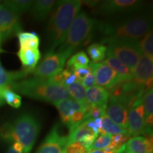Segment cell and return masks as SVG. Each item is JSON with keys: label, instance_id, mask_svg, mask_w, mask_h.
Instances as JSON below:
<instances>
[{"label": "cell", "instance_id": "cell-19", "mask_svg": "<svg viewBox=\"0 0 153 153\" xmlns=\"http://www.w3.org/2000/svg\"><path fill=\"white\" fill-rule=\"evenodd\" d=\"M152 143L144 137H133L126 143L125 153H152Z\"/></svg>", "mask_w": 153, "mask_h": 153}, {"label": "cell", "instance_id": "cell-23", "mask_svg": "<svg viewBox=\"0 0 153 153\" xmlns=\"http://www.w3.org/2000/svg\"><path fill=\"white\" fill-rule=\"evenodd\" d=\"M19 38L20 48L38 50L40 44V38L28 32H20L17 34Z\"/></svg>", "mask_w": 153, "mask_h": 153}, {"label": "cell", "instance_id": "cell-31", "mask_svg": "<svg viewBox=\"0 0 153 153\" xmlns=\"http://www.w3.org/2000/svg\"><path fill=\"white\" fill-rule=\"evenodd\" d=\"M142 103L145 110V118L152 115L153 113V91L152 89H148L143 94Z\"/></svg>", "mask_w": 153, "mask_h": 153}, {"label": "cell", "instance_id": "cell-30", "mask_svg": "<svg viewBox=\"0 0 153 153\" xmlns=\"http://www.w3.org/2000/svg\"><path fill=\"white\" fill-rule=\"evenodd\" d=\"M1 96H2L4 100L7 102L9 106L18 108L22 105V97L19 94H16L14 91H12L9 88L1 89Z\"/></svg>", "mask_w": 153, "mask_h": 153}, {"label": "cell", "instance_id": "cell-4", "mask_svg": "<svg viewBox=\"0 0 153 153\" xmlns=\"http://www.w3.org/2000/svg\"><path fill=\"white\" fill-rule=\"evenodd\" d=\"M8 88L33 99L41 100L55 105L59 101L70 98L66 87L55 85L48 79L33 77L13 82Z\"/></svg>", "mask_w": 153, "mask_h": 153}, {"label": "cell", "instance_id": "cell-36", "mask_svg": "<svg viewBox=\"0 0 153 153\" xmlns=\"http://www.w3.org/2000/svg\"><path fill=\"white\" fill-rule=\"evenodd\" d=\"M71 71L72 73L74 74L76 76V80L80 82H82L83 78L85 77L86 75L91 72V69L89 65L87 67H84V68H73L71 69Z\"/></svg>", "mask_w": 153, "mask_h": 153}, {"label": "cell", "instance_id": "cell-40", "mask_svg": "<svg viewBox=\"0 0 153 153\" xmlns=\"http://www.w3.org/2000/svg\"><path fill=\"white\" fill-rule=\"evenodd\" d=\"M7 153H22V152H19L18 151L15 150L14 148H13L12 146H10L8 149V150H7Z\"/></svg>", "mask_w": 153, "mask_h": 153}, {"label": "cell", "instance_id": "cell-5", "mask_svg": "<svg viewBox=\"0 0 153 153\" xmlns=\"http://www.w3.org/2000/svg\"><path fill=\"white\" fill-rule=\"evenodd\" d=\"M97 22L87 14L85 11H80L74 19L67 34L65 41L60 45L57 52L62 53L69 58L77 49L86 45L88 38L92 35Z\"/></svg>", "mask_w": 153, "mask_h": 153}, {"label": "cell", "instance_id": "cell-6", "mask_svg": "<svg viewBox=\"0 0 153 153\" xmlns=\"http://www.w3.org/2000/svg\"><path fill=\"white\" fill-rule=\"evenodd\" d=\"M104 42L108 44L107 53L123 62L131 71L143 55L138 41L104 40Z\"/></svg>", "mask_w": 153, "mask_h": 153}, {"label": "cell", "instance_id": "cell-14", "mask_svg": "<svg viewBox=\"0 0 153 153\" xmlns=\"http://www.w3.org/2000/svg\"><path fill=\"white\" fill-rule=\"evenodd\" d=\"M106 105V115L114 123L123 128H128V116L129 109L125 103L120 99L110 98Z\"/></svg>", "mask_w": 153, "mask_h": 153}, {"label": "cell", "instance_id": "cell-24", "mask_svg": "<svg viewBox=\"0 0 153 153\" xmlns=\"http://www.w3.org/2000/svg\"><path fill=\"white\" fill-rule=\"evenodd\" d=\"M33 4V1L30 0H9L4 1L3 4L20 16L31 8Z\"/></svg>", "mask_w": 153, "mask_h": 153}, {"label": "cell", "instance_id": "cell-28", "mask_svg": "<svg viewBox=\"0 0 153 153\" xmlns=\"http://www.w3.org/2000/svg\"><path fill=\"white\" fill-rule=\"evenodd\" d=\"M101 120H102V129L106 132L107 135H114L121 133H128L127 129L123 128L118 126L117 124L114 123L106 115L102 116Z\"/></svg>", "mask_w": 153, "mask_h": 153}, {"label": "cell", "instance_id": "cell-27", "mask_svg": "<svg viewBox=\"0 0 153 153\" xmlns=\"http://www.w3.org/2000/svg\"><path fill=\"white\" fill-rule=\"evenodd\" d=\"M65 87L72 99L78 101H86V89L80 82L76 80Z\"/></svg>", "mask_w": 153, "mask_h": 153}, {"label": "cell", "instance_id": "cell-39", "mask_svg": "<svg viewBox=\"0 0 153 153\" xmlns=\"http://www.w3.org/2000/svg\"><path fill=\"white\" fill-rule=\"evenodd\" d=\"M89 153H114V151H105L104 150H91Z\"/></svg>", "mask_w": 153, "mask_h": 153}, {"label": "cell", "instance_id": "cell-21", "mask_svg": "<svg viewBox=\"0 0 153 153\" xmlns=\"http://www.w3.org/2000/svg\"><path fill=\"white\" fill-rule=\"evenodd\" d=\"M2 52L0 49V53ZM28 74L25 70L17 72H8L4 70L0 63V89H5L9 87L13 82L19 81V79H22Z\"/></svg>", "mask_w": 153, "mask_h": 153}, {"label": "cell", "instance_id": "cell-32", "mask_svg": "<svg viewBox=\"0 0 153 153\" xmlns=\"http://www.w3.org/2000/svg\"><path fill=\"white\" fill-rule=\"evenodd\" d=\"M112 135H100L96 138L93 145L90 148L91 150H104L105 148H108L111 142Z\"/></svg>", "mask_w": 153, "mask_h": 153}, {"label": "cell", "instance_id": "cell-34", "mask_svg": "<svg viewBox=\"0 0 153 153\" xmlns=\"http://www.w3.org/2000/svg\"><path fill=\"white\" fill-rule=\"evenodd\" d=\"M85 120V113L82 111H75L70 116V123H69L68 127L69 130H72L81 124L82 122Z\"/></svg>", "mask_w": 153, "mask_h": 153}, {"label": "cell", "instance_id": "cell-16", "mask_svg": "<svg viewBox=\"0 0 153 153\" xmlns=\"http://www.w3.org/2000/svg\"><path fill=\"white\" fill-rule=\"evenodd\" d=\"M109 92L106 88L95 85L86 89V101L90 106H106Z\"/></svg>", "mask_w": 153, "mask_h": 153}, {"label": "cell", "instance_id": "cell-7", "mask_svg": "<svg viewBox=\"0 0 153 153\" xmlns=\"http://www.w3.org/2000/svg\"><path fill=\"white\" fill-rule=\"evenodd\" d=\"M68 57L59 52H47L33 71L35 77L47 79L63 70Z\"/></svg>", "mask_w": 153, "mask_h": 153}, {"label": "cell", "instance_id": "cell-15", "mask_svg": "<svg viewBox=\"0 0 153 153\" xmlns=\"http://www.w3.org/2000/svg\"><path fill=\"white\" fill-rule=\"evenodd\" d=\"M54 106L58 110L62 123L67 126L70 123V116L74 112L82 111L86 114L91 106L90 105L88 104V103L86 101H78L70 98V97L59 101V102L56 103Z\"/></svg>", "mask_w": 153, "mask_h": 153}, {"label": "cell", "instance_id": "cell-8", "mask_svg": "<svg viewBox=\"0 0 153 153\" xmlns=\"http://www.w3.org/2000/svg\"><path fill=\"white\" fill-rule=\"evenodd\" d=\"M144 2L137 0H107L98 3L97 11L101 15L131 14L143 7Z\"/></svg>", "mask_w": 153, "mask_h": 153}, {"label": "cell", "instance_id": "cell-11", "mask_svg": "<svg viewBox=\"0 0 153 153\" xmlns=\"http://www.w3.org/2000/svg\"><path fill=\"white\" fill-rule=\"evenodd\" d=\"M67 145V135L61 132L60 125L56 123L44 139L36 153H63Z\"/></svg>", "mask_w": 153, "mask_h": 153}, {"label": "cell", "instance_id": "cell-2", "mask_svg": "<svg viewBox=\"0 0 153 153\" xmlns=\"http://www.w3.org/2000/svg\"><path fill=\"white\" fill-rule=\"evenodd\" d=\"M41 125L33 115L24 113L13 121L0 126V139L5 143H19L22 145L23 153H30L36 142Z\"/></svg>", "mask_w": 153, "mask_h": 153}, {"label": "cell", "instance_id": "cell-17", "mask_svg": "<svg viewBox=\"0 0 153 153\" xmlns=\"http://www.w3.org/2000/svg\"><path fill=\"white\" fill-rule=\"evenodd\" d=\"M17 55L22 62L23 68H24V70L28 73L33 72L41 57L39 50L20 48L17 53Z\"/></svg>", "mask_w": 153, "mask_h": 153}, {"label": "cell", "instance_id": "cell-12", "mask_svg": "<svg viewBox=\"0 0 153 153\" xmlns=\"http://www.w3.org/2000/svg\"><path fill=\"white\" fill-rule=\"evenodd\" d=\"M89 67L94 75L96 84L99 87L111 89L117 84L122 82L118 78L117 74L104 62L98 63L91 62Z\"/></svg>", "mask_w": 153, "mask_h": 153}, {"label": "cell", "instance_id": "cell-25", "mask_svg": "<svg viewBox=\"0 0 153 153\" xmlns=\"http://www.w3.org/2000/svg\"><path fill=\"white\" fill-rule=\"evenodd\" d=\"M107 47L103 43H94L87 48V53L92 60V62H102L106 57Z\"/></svg>", "mask_w": 153, "mask_h": 153}, {"label": "cell", "instance_id": "cell-33", "mask_svg": "<svg viewBox=\"0 0 153 153\" xmlns=\"http://www.w3.org/2000/svg\"><path fill=\"white\" fill-rule=\"evenodd\" d=\"M106 106H91L87 114H85V120L87 119H95L101 118L106 115Z\"/></svg>", "mask_w": 153, "mask_h": 153}, {"label": "cell", "instance_id": "cell-41", "mask_svg": "<svg viewBox=\"0 0 153 153\" xmlns=\"http://www.w3.org/2000/svg\"><path fill=\"white\" fill-rule=\"evenodd\" d=\"M5 104V101L4 100L2 96H1V89H0V106H3L4 104Z\"/></svg>", "mask_w": 153, "mask_h": 153}, {"label": "cell", "instance_id": "cell-22", "mask_svg": "<svg viewBox=\"0 0 153 153\" xmlns=\"http://www.w3.org/2000/svg\"><path fill=\"white\" fill-rule=\"evenodd\" d=\"M89 135H95V134L90 128L87 127L85 120L74 128L70 130L69 135H67V145L74 142H81L84 137Z\"/></svg>", "mask_w": 153, "mask_h": 153}, {"label": "cell", "instance_id": "cell-37", "mask_svg": "<svg viewBox=\"0 0 153 153\" xmlns=\"http://www.w3.org/2000/svg\"><path fill=\"white\" fill-rule=\"evenodd\" d=\"M81 83L82 84V85L85 87V89H89V88L92 87L94 86L97 85V84H96L94 75L92 72L88 74L87 75H86L85 77L83 78Z\"/></svg>", "mask_w": 153, "mask_h": 153}, {"label": "cell", "instance_id": "cell-38", "mask_svg": "<svg viewBox=\"0 0 153 153\" xmlns=\"http://www.w3.org/2000/svg\"><path fill=\"white\" fill-rule=\"evenodd\" d=\"M94 121L96 124V126H97L98 129L102 128V120H101V118H97L94 119Z\"/></svg>", "mask_w": 153, "mask_h": 153}, {"label": "cell", "instance_id": "cell-35", "mask_svg": "<svg viewBox=\"0 0 153 153\" xmlns=\"http://www.w3.org/2000/svg\"><path fill=\"white\" fill-rule=\"evenodd\" d=\"M89 151L81 142H74L67 145L63 153H89Z\"/></svg>", "mask_w": 153, "mask_h": 153}, {"label": "cell", "instance_id": "cell-13", "mask_svg": "<svg viewBox=\"0 0 153 153\" xmlns=\"http://www.w3.org/2000/svg\"><path fill=\"white\" fill-rule=\"evenodd\" d=\"M145 110L142 103V97L135 103L133 108L129 111L128 116V132L131 136L143 135L145 131Z\"/></svg>", "mask_w": 153, "mask_h": 153}, {"label": "cell", "instance_id": "cell-18", "mask_svg": "<svg viewBox=\"0 0 153 153\" xmlns=\"http://www.w3.org/2000/svg\"><path fill=\"white\" fill-rule=\"evenodd\" d=\"M56 1L54 0H38L33 1L30 14L36 21L43 22L52 11Z\"/></svg>", "mask_w": 153, "mask_h": 153}, {"label": "cell", "instance_id": "cell-26", "mask_svg": "<svg viewBox=\"0 0 153 153\" xmlns=\"http://www.w3.org/2000/svg\"><path fill=\"white\" fill-rule=\"evenodd\" d=\"M89 63V59L87 54L84 51H79L70 57L67 62V69L71 70L73 68H84L88 66Z\"/></svg>", "mask_w": 153, "mask_h": 153}, {"label": "cell", "instance_id": "cell-29", "mask_svg": "<svg viewBox=\"0 0 153 153\" xmlns=\"http://www.w3.org/2000/svg\"><path fill=\"white\" fill-rule=\"evenodd\" d=\"M139 45L144 55L153 57V35L152 30H150L138 41Z\"/></svg>", "mask_w": 153, "mask_h": 153}, {"label": "cell", "instance_id": "cell-10", "mask_svg": "<svg viewBox=\"0 0 153 153\" xmlns=\"http://www.w3.org/2000/svg\"><path fill=\"white\" fill-rule=\"evenodd\" d=\"M153 57L143 54L132 70V80L145 91L152 89Z\"/></svg>", "mask_w": 153, "mask_h": 153}, {"label": "cell", "instance_id": "cell-20", "mask_svg": "<svg viewBox=\"0 0 153 153\" xmlns=\"http://www.w3.org/2000/svg\"><path fill=\"white\" fill-rule=\"evenodd\" d=\"M104 62L117 74L120 82H126L132 80L133 76H132L131 70L127 66H126L123 62H120L116 57L112 56L109 53H106Z\"/></svg>", "mask_w": 153, "mask_h": 153}, {"label": "cell", "instance_id": "cell-42", "mask_svg": "<svg viewBox=\"0 0 153 153\" xmlns=\"http://www.w3.org/2000/svg\"><path fill=\"white\" fill-rule=\"evenodd\" d=\"M1 43H2V42H1V38H0V49H1Z\"/></svg>", "mask_w": 153, "mask_h": 153}, {"label": "cell", "instance_id": "cell-9", "mask_svg": "<svg viewBox=\"0 0 153 153\" xmlns=\"http://www.w3.org/2000/svg\"><path fill=\"white\" fill-rule=\"evenodd\" d=\"M22 32L20 16L4 5L0 4V38L6 41Z\"/></svg>", "mask_w": 153, "mask_h": 153}, {"label": "cell", "instance_id": "cell-3", "mask_svg": "<svg viewBox=\"0 0 153 153\" xmlns=\"http://www.w3.org/2000/svg\"><path fill=\"white\" fill-rule=\"evenodd\" d=\"M104 40L139 41L152 26L150 17L145 14L129 15L127 17L106 22H98Z\"/></svg>", "mask_w": 153, "mask_h": 153}, {"label": "cell", "instance_id": "cell-1", "mask_svg": "<svg viewBox=\"0 0 153 153\" xmlns=\"http://www.w3.org/2000/svg\"><path fill=\"white\" fill-rule=\"evenodd\" d=\"M81 6L82 1L78 0L56 1L48 24V52H54L57 47L64 43L74 19L80 12Z\"/></svg>", "mask_w": 153, "mask_h": 153}]
</instances>
